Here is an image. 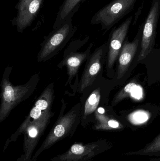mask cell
<instances>
[{"label": "cell", "mask_w": 160, "mask_h": 161, "mask_svg": "<svg viewBox=\"0 0 160 161\" xmlns=\"http://www.w3.org/2000/svg\"><path fill=\"white\" fill-rule=\"evenodd\" d=\"M12 68L8 66L3 74L1 83L0 122L4 120L13 109L23 101L28 99L34 92L39 82L38 74H35L23 84L13 85L9 80Z\"/></svg>", "instance_id": "6da1fadb"}, {"label": "cell", "mask_w": 160, "mask_h": 161, "mask_svg": "<svg viewBox=\"0 0 160 161\" xmlns=\"http://www.w3.org/2000/svg\"><path fill=\"white\" fill-rule=\"evenodd\" d=\"M89 39V37L86 36L82 40H72L65 49L63 58L57 65V68L59 69H62L64 67L66 68L68 78L65 86H70L72 92L70 96H74L78 92L80 80L78 75L79 69L92 53L93 43L89 44L85 51H78L88 42Z\"/></svg>", "instance_id": "7a4b0ae2"}, {"label": "cell", "mask_w": 160, "mask_h": 161, "mask_svg": "<svg viewBox=\"0 0 160 161\" xmlns=\"http://www.w3.org/2000/svg\"><path fill=\"white\" fill-rule=\"evenodd\" d=\"M77 30V26L73 25L72 17L53 28L48 36L44 37L38 53V62H46L56 56L68 44Z\"/></svg>", "instance_id": "3957f363"}, {"label": "cell", "mask_w": 160, "mask_h": 161, "mask_svg": "<svg viewBox=\"0 0 160 161\" xmlns=\"http://www.w3.org/2000/svg\"><path fill=\"white\" fill-rule=\"evenodd\" d=\"M138 0H112L92 17L91 23L101 25L103 30H109L134 8Z\"/></svg>", "instance_id": "277c9868"}, {"label": "cell", "mask_w": 160, "mask_h": 161, "mask_svg": "<svg viewBox=\"0 0 160 161\" xmlns=\"http://www.w3.org/2000/svg\"><path fill=\"white\" fill-rule=\"evenodd\" d=\"M160 16V0H152L142 29L141 50L138 57V61L146 58L154 48Z\"/></svg>", "instance_id": "5b68a950"}, {"label": "cell", "mask_w": 160, "mask_h": 161, "mask_svg": "<svg viewBox=\"0 0 160 161\" xmlns=\"http://www.w3.org/2000/svg\"><path fill=\"white\" fill-rule=\"evenodd\" d=\"M43 0H18L15 6L17 16L11 21L19 33L31 26L43 6Z\"/></svg>", "instance_id": "8992f818"}, {"label": "cell", "mask_w": 160, "mask_h": 161, "mask_svg": "<svg viewBox=\"0 0 160 161\" xmlns=\"http://www.w3.org/2000/svg\"><path fill=\"white\" fill-rule=\"evenodd\" d=\"M105 44L97 48L86 60L84 70L80 80L78 92L82 94L92 85L99 76L102 69V62L106 51Z\"/></svg>", "instance_id": "52a82bcc"}, {"label": "cell", "mask_w": 160, "mask_h": 161, "mask_svg": "<svg viewBox=\"0 0 160 161\" xmlns=\"http://www.w3.org/2000/svg\"><path fill=\"white\" fill-rule=\"evenodd\" d=\"M80 102L81 104V120L86 123L91 119L98 108L101 99V88L98 85L97 80L87 87L81 94Z\"/></svg>", "instance_id": "ba28073f"}, {"label": "cell", "mask_w": 160, "mask_h": 161, "mask_svg": "<svg viewBox=\"0 0 160 161\" xmlns=\"http://www.w3.org/2000/svg\"><path fill=\"white\" fill-rule=\"evenodd\" d=\"M54 84L51 82L47 86L36 101L23 124L22 129H25L29 124L39 120L50 111L54 100Z\"/></svg>", "instance_id": "9c48e42d"}, {"label": "cell", "mask_w": 160, "mask_h": 161, "mask_svg": "<svg viewBox=\"0 0 160 161\" xmlns=\"http://www.w3.org/2000/svg\"><path fill=\"white\" fill-rule=\"evenodd\" d=\"M133 20L131 16L123 22L118 27L113 29L111 34L107 58V68L111 69L118 56L120 54L122 45Z\"/></svg>", "instance_id": "30bf717a"}, {"label": "cell", "mask_w": 160, "mask_h": 161, "mask_svg": "<svg viewBox=\"0 0 160 161\" xmlns=\"http://www.w3.org/2000/svg\"><path fill=\"white\" fill-rule=\"evenodd\" d=\"M140 31L132 42L126 41L123 44L119 54V64L117 70V79L122 78L127 71L132 62L140 42Z\"/></svg>", "instance_id": "8fae6325"}, {"label": "cell", "mask_w": 160, "mask_h": 161, "mask_svg": "<svg viewBox=\"0 0 160 161\" xmlns=\"http://www.w3.org/2000/svg\"><path fill=\"white\" fill-rule=\"evenodd\" d=\"M86 0H64L60 6L53 25V28L61 25L70 17L73 15L79 10L81 5Z\"/></svg>", "instance_id": "7c38bea8"}, {"label": "cell", "mask_w": 160, "mask_h": 161, "mask_svg": "<svg viewBox=\"0 0 160 161\" xmlns=\"http://www.w3.org/2000/svg\"><path fill=\"white\" fill-rule=\"evenodd\" d=\"M136 87V84L134 82H130L127 84L119 93L115 97L112 102V106H116V104L122 101L126 97L130 96L133 89Z\"/></svg>", "instance_id": "4fadbf2b"}, {"label": "cell", "mask_w": 160, "mask_h": 161, "mask_svg": "<svg viewBox=\"0 0 160 161\" xmlns=\"http://www.w3.org/2000/svg\"><path fill=\"white\" fill-rule=\"evenodd\" d=\"M132 119L134 123H142L148 119V115L147 112L143 111H136L131 114Z\"/></svg>", "instance_id": "5bb4252c"}, {"label": "cell", "mask_w": 160, "mask_h": 161, "mask_svg": "<svg viewBox=\"0 0 160 161\" xmlns=\"http://www.w3.org/2000/svg\"><path fill=\"white\" fill-rule=\"evenodd\" d=\"M71 151L73 154L76 155L82 154L84 151V148L78 144L74 145L71 147Z\"/></svg>", "instance_id": "9a60e30c"}, {"label": "cell", "mask_w": 160, "mask_h": 161, "mask_svg": "<svg viewBox=\"0 0 160 161\" xmlns=\"http://www.w3.org/2000/svg\"><path fill=\"white\" fill-rule=\"evenodd\" d=\"M158 141H159V142H157V143L156 144L153 146V147L154 148H157V147H160V138L159 140Z\"/></svg>", "instance_id": "2e32d148"}]
</instances>
